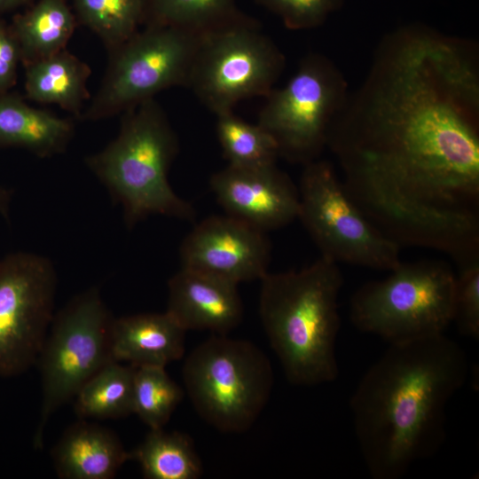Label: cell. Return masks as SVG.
Returning a JSON list of instances; mask_svg holds the SVG:
<instances>
[{
    "label": "cell",
    "mask_w": 479,
    "mask_h": 479,
    "mask_svg": "<svg viewBox=\"0 0 479 479\" xmlns=\"http://www.w3.org/2000/svg\"><path fill=\"white\" fill-rule=\"evenodd\" d=\"M463 349L444 334L390 343L350 400L365 463L374 479H398L445 438V408L466 381Z\"/></svg>",
    "instance_id": "obj_1"
},
{
    "label": "cell",
    "mask_w": 479,
    "mask_h": 479,
    "mask_svg": "<svg viewBox=\"0 0 479 479\" xmlns=\"http://www.w3.org/2000/svg\"><path fill=\"white\" fill-rule=\"evenodd\" d=\"M348 96V83L335 64L310 53L283 88L265 97L257 124L273 138L279 157L306 165L326 146L329 128Z\"/></svg>",
    "instance_id": "obj_9"
},
{
    "label": "cell",
    "mask_w": 479,
    "mask_h": 479,
    "mask_svg": "<svg viewBox=\"0 0 479 479\" xmlns=\"http://www.w3.org/2000/svg\"><path fill=\"white\" fill-rule=\"evenodd\" d=\"M184 384L198 414L226 433L248 429L266 405L273 373L250 342L214 334L185 358Z\"/></svg>",
    "instance_id": "obj_4"
},
{
    "label": "cell",
    "mask_w": 479,
    "mask_h": 479,
    "mask_svg": "<svg viewBox=\"0 0 479 479\" xmlns=\"http://www.w3.org/2000/svg\"><path fill=\"white\" fill-rule=\"evenodd\" d=\"M271 250L266 232L227 214L211 216L183 240L181 267L238 285L268 273Z\"/></svg>",
    "instance_id": "obj_12"
},
{
    "label": "cell",
    "mask_w": 479,
    "mask_h": 479,
    "mask_svg": "<svg viewBox=\"0 0 479 479\" xmlns=\"http://www.w3.org/2000/svg\"><path fill=\"white\" fill-rule=\"evenodd\" d=\"M51 458L59 478L112 479L130 460V452L108 428L79 420L63 433Z\"/></svg>",
    "instance_id": "obj_16"
},
{
    "label": "cell",
    "mask_w": 479,
    "mask_h": 479,
    "mask_svg": "<svg viewBox=\"0 0 479 479\" xmlns=\"http://www.w3.org/2000/svg\"><path fill=\"white\" fill-rule=\"evenodd\" d=\"M479 260L462 265L455 279L453 321L459 332L479 337Z\"/></svg>",
    "instance_id": "obj_26"
},
{
    "label": "cell",
    "mask_w": 479,
    "mask_h": 479,
    "mask_svg": "<svg viewBox=\"0 0 479 479\" xmlns=\"http://www.w3.org/2000/svg\"><path fill=\"white\" fill-rule=\"evenodd\" d=\"M24 67L26 98L57 105L80 119L90 98L87 82L91 75L88 64L64 49Z\"/></svg>",
    "instance_id": "obj_18"
},
{
    "label": "cell",
    "mask_w": 479,
    "mask_h": 479,
    "mask_svg": "<svg viewBox=\"0 0 479 479\" xmlns=\"http://www.w3.org/2000/svg\"><path fill=\"white\" fill-rule=\"evenodd\" d=\"M455 279L441 261L401 263L389 277L353 294L351 321L389 343L442 334L453 321Z\"/></svg>",
    "instance_id": "obj_5"
},
{
    "label": "cell",
    "mask_w": 479,
    "mask_h": 479,
    "mask_svg": "<svg viewBox=\"0 0 479 479\" xmlns=\"http://www.w3.org/2000/svg\"><path fill=\"white\" fill-rule=\"evenodd\" d=\"M57 276L43 255L18 251L0 259V378L36 364L55 315Z\"/></svg>",
    "instance_id": "obj_11"
},
{
    "label": "cell",
    "mask_w": 479,
    "mask_h": 479,
    "mask_svg": "<svg viewBox=\"0 0 479 479\" xmlns=\"http://www.w3.org/2000/svg\"><path fill=\"white\" fill-rule=\"evenodd\" d=\"M78 20L111 51L145 22L148 0H72Z\"/></svg>",
    "instance_id": "obj_23"
},
{
    "label": "cell",
    "mask_w": 479,
    "mask_h": 479,
    "mask_svg": "<svg viewBox=\"0 0 479 479\" xmlns=\"http://www.w3.org/2000/svg\"><path fill=\"white\" fill-rule=\"evenodd\" d=\"M248 18L235 0H148L145 22L203 35Z\"/></svg>",
    "instance_id": "obj_21"
},
{
    "label": "cell",
    "mask_w": 479,
    "mask_h": 479,
    "mask_svg": "<svg viewBox=\"0 0 479 479\" xmlns=\"http://www.w3.org/2000/svg\"><path fill=\"white\" fill-rule=\"evenodd\" d=\"M12 190L0 186V214L8 219L12 199Z\"/></svg>",
    "instance_id": "obj_29"
},
{
    "label": "cell",
    "mask_w": 479,
    "mask_h": 479,
    "mask_svg": "<svg viewBox=\"0 0 479 479\" xmlns=\"http://www.w3.org/2000/svg\"><path fill=\"white\" fill-rule=\"evenodd\" d=\"M147 479H197L201 461L192 439L184 433L150 429L143 442L130 452Z\"/></svg>",
    "instance_id": "obj_20"
},
{
    "label": "cell",
    "mask_w": 479,
    "mask_h": 479,
    "mask_svg": "<svg viewBox=\"0 0 479 479\" xmlns=\"http://www.w3.org/2000/svg\"><path fill=\"white\" fill-rule=\"evenodd\" d=\"M185 333L167 311L114 318L112 356L114 361L136 367H166L184 356Z\"/></svg>",
    "instance_id": "obj_15"
},
{
    "label": "cell",
    "mask_w": 479,
    "mask_h": 479,
    "mask_svg": "<svg viewBox=\"0 0 479 479\" xmlns=\"http://www.w3.org/2000/svg\"><path fill=\"white\" fill-rule=\"evenodd\" d=\"M20 63L19 43L10 25L0 20V94L9 92L15 85Z\"/></svg>",
    "instance_id": "obj_28"
},
{
    "label": "cell",
    "mask_w": 479,
    "mask_h": 479,
    "mask_svg": "<svg viewBox=\"0 0 479 479\" xmlns=\"http://www.w3.org/2000/svg\"><path fill=\"white\" fill-rule=\"evenodd\" d=\"M260 280V318L287 380L299 386L334 381L343 284L338 263L320 256L302 270L268 272Z\"/></svg>",
    "instance_id": "obj_2"
},
{
    "label": "cell",
    "mask_w": 479,
    "mask_h": 479,
    "mask_svg": "<svg viewBox=\"0 0 479 479\" xmlns=\"http://www.w3.org/2000/svg\"><path fill=\"white\" fill-rule=\"evenodd\" d=\"M298 192L297 218L321 256L389 271L402 263L400 247L364 215L329 162L316 160L304 165Z\"/></svg>",
    "instance_id": "obj_10"
},
{
    "label": "cell",
    "mask_w": 479,
    "mask_h": 479,
    "mask_svg": "<svg viewBox=\"0 0 479 479\" xmlns=\"http://www.w3.org/2000/svg\"><path fill=\"white\" fill-rule=\"evenodd\" d=\"M178 148L177 134L153 98L124 111L116 137L85 163L122 206L128 227L153 215L192 220L194 208L168 179Z\"/></svg>",
    "instance_id": "obj_3"
},
{
    "label": "cell",
    "mask_w": 479,
    "mask_h": 479,
    "mask_svg": "<svg viewBox=\"0 0 479 479\" xmlns=\"http://www.w3.org/2000/svg\"><path fill=\"white\" fill-rule=\"evenodd\" d=\"M29 0H0V13L17 8Z\"/></svg>",
    "instance_id": "obj_30"
},
{
    "label": "cell",
    "mask_w": 479,
    "mask_h": 479,
    "mask_svg": "<svg viewBox=\"0 0 479 479\" xmlns=\"http://www.w3.org/2000/svg\"><path fill=\"white\" fill-rule=\"evenodd\" d=\"M209 185L227 215L263 232L281 228L297 218L298 188L276 163L227 165L211 176Z\"/></svg>",
    "instance_id": "obj_13"
},
{
    "label": "cell",
    "mask_w": 479,
    "mask_h": 479,
    "mask_svg": "<svg viewBox=\"0 0 479 479\" xmlns=\"http://www.w3.org/2000/svg\"><path fill=\"white\" fill-rule=\"evenodd\" d=\"M279 16L292 30H303L322 25L328 16L340 9L343 0H257Z\"/></svg>",
    "instance_id": "obj_27"
},
{
    "label": "cell",
    "mask_w": 479,
    "mask_h": 479,
    "mask_svg": "<svg viewBox=\"0 0 479 479\" xmlns=\"http://www.w3.org/2000/svg\"><path fill=\"white\" fill-rule=\"evenodd\" d=\"M216 135L228 165L257 167L274 164L277 145L259 124H252L232 111L216 115Z\"/></svg>",
    "instance_id": "obj_24"
},
{
    "label": "cell",
    "mask_w": 479,
    "mask_h": 479,
    "mask_svg": "<svg viewBox=\"0 0 479 479\" xmlns=\"http://www.w3.org/2000/svg\"><path fill=\"white\" fill-rule=\"evenodd\" d=\"M183 396L182 389L169 376L165 367H136L133 381V413L150 429L164 427Z\"/></svg>",
    "instance_id": "obj_25"
},
{
    "label": "cell",
    "mask_w": 479,
    "mask_h": 479,
    "mask_svg": "<svg viewBox=\"0 0 479 479\" xmlns=\"http://www.w3.org/2000/svg\"><path fill=\"white\" fill-rule=\"evenodd\" d=\"M201 35L172 27L146 25L116 48L101 84L81 120L111 117L169 88L186 87Z\"/></svg>",
    "instance_id": "obj_7"
},
{
    "label": "cell",
    "mask_w": 479,
    "mask_h": 479,
    "mask_svg": "<svg viewBox=\"0 0 479 479\" xmlns=\"http://www.w3.org/2000/svg\"><path fill=\"white\" fill-rule=\"evenodd\" d=\"M74 134L72 119L33 107L16 93L0 94V147L49 158L63 153Z\"/></svg>",
    "instance_id": "obj_17"
},
{
    "label": "cell",
    "mask_w": 479,
    "mask_h": 479,
    "mask_svg": "<svg viewBox=\"0 0 479 479\" xmlns=\"http://www.w3.org/2000/svg\"><path fill=\"white\" fill-rule=\"evenodd\" d=\"M75 27L76 17L67 0H38L17 14L10 27L20 46L22 66L67 49Z\"/></svg>",
    "instance_id": "obj_19"
},
{
    "label": "cell",
    "mask_w": 479,
    "mask_h": 479,
    "mask_svg": "<svg viewBox=\"0 0 479 479\" xmlns=\"http://www.w3.org/2000/svg\"><path fill=\"white\" fill-rule=\"evenodd\" d=\"M166 311L185 331L225 335L241 322L243 304L237 285L181 267L168 282Z\"/></svg>",
    "instance_id": "obj_14"
},
{
    "label": "cell",
    "mask_w": 479,
    "mask_h": 479,
    "mask_svg": "<svg viewBox=\"0 0 479 479\" xmlns=\"http://www.w3.org/2000/svg\"><path fill=\"white\" fill-rule=\"evenodd\" d=\"M285 62L282 51L249 17L200 36L186 88L218 115L243 99L266 97Z\"/></svg>",
    "instance_id": "obj_8"
},
{
    "label": "cell",
    "mask_w": 479,
    "mask_h": 479,
    "mask_svg": "<svg viewBox=\"0 0 479 479\" xmlns=\"http://www.w3.org/2000/svg\"><path fill=\"white\" fill-rule=\"evenodd\" d=\"M136 367L112 361L98 370L75 395V413L82 419H119L133 413Z\"/></svg>",
    "instance_id": "obj_22"
},
{
    "label": "cell",
    "mask_w": 479,
    "mask_h": 479,
    "mask_svg": "<svg viewBox=\"0 0 479 479\" xmlns=\"http://www.w3.org/2000/svg\"><path fill=\"white\" fill-rule=\"evenodd\" d=\"M111 315L97 288L74 297L55 313L36 364L42 379V405L33 438L42 449L51 416L75 397L98 370L114 361Z\"/></svg>",
    "instance_id": "obj_6"
}]
</instances>
